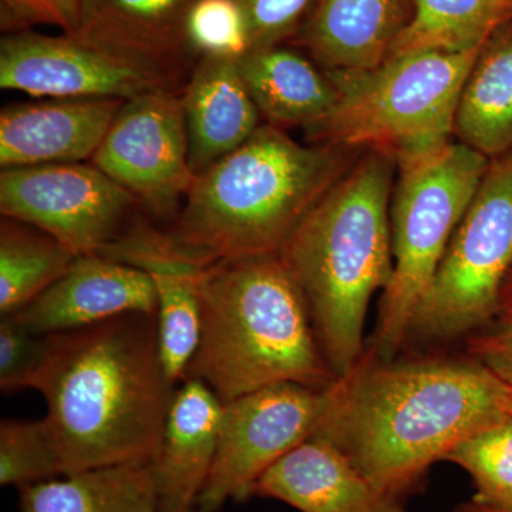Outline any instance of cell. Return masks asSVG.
Segmentation results:
<instances>
[{"mask_svg":"<svg viewBox=\"0 0 512 512\" xmlns=\"http://www.w3.org/2000/svg\"><path fill=\"white\" fill-rule=\"evenodd\" d=\"M498 316L500 319H512V276L507 279L503 292H501Z\"/></svg>","mask_w":512,"mask_h":512,"instance_id":"d6a6232c","label":"cell"},{"mask_svg":"<svg viewBox=\"0 0 512 512\" xmlns=\"http://www.w3.org/2000/svg\"><path fill=\"white\" fill-rule=\"evenodd\" d=\"M49 336L35 390L62 476L154 461L177 384L165 372L156 315L128 313Z\"/></svg>","mask_w":512,"mask_h":512,"instance_id":"7a4b0ae2","label":"cell"},{"mask_svg":"<svg viewBox=\"0 0 512 512\" xmlns=\"http://www.w3.org/2000/svg\"><path fill=\"white\" fill-rule=\"evenodd\" d=\"M20 490V512H160L153 461L93 468Z\"/></svg>","mask_w":512,"mask_h":512,"instance_id":"603a6c76","label":"cell"},{"mask_svg":"<svg viewBox=\"0 0 512 512\" xmlns=\"http://www.w3.org/2000/svg\"><path fill=\"white\" fill-rule=\"evenodd\" d=\"M512 22V0H412L390 56L481 49Z\"/></svg>","mask_w":512,"mask_h":512,"instance_id":"cb8c5ba5","label":"cell"},{"mask_svg":"<svg viewBox=\"0 0 512 512\" xmlns=\"http://www.w3.org/2000/svg\"><path fill=\"white\" fill-rule=\"evenodd\" d=\"M136 198L93 164L2 168L0 212L42 229L73 254H100L123 234Z\"/></svg>","mask_w":512,"mask_h":512,"instance_id":"9c48e42d","label":"cell"},{"mask_svg":"<svg viewBox=\"0 0 512 512\" xmlns=\"http://www.w3.org/2000/svg\"><path fill=\"white\" fill-rule=\"evenodd\" d=\"M396 168L390 154L366 150L279 252L302 289L320 349L336 376L365 353L370 299L392 278Z\"/></svg>","mask_w":512,"mask_h":512,"instance_id":"277c9868","label":"cell"},{"mask_svg":"<svg viewBox=\"0 0 512 512\" xmlns=\"http://www.w3.org/2000/svg\"><path fill=\"white\" fill-rule=\"evenodd\" d=\"M123 101L53 99L3 107L0 165L32 167L93 158Z\"/></svg>","mask_w":512,"mask_h":512,"instance_id":"9a60e30c","label":"cell"},{"mask_svg":"<svg viewBox=\"0 0 512 512\" xmlns=\"http://www.w3.org/2000/svg\"><path fill=\"white\" fill-rule=\"evenodd\" d=\"M511 276H512V272H511L510 276H508V278H511Z\"/></svg>","mask_w":512,"mask_h":512,"instance_id":"d590c367","label":"cell"},{"mask_svg":"<svg viewBox=\"0 0 512 512\" xmlns=\"http://www.w3.org/2000/svg\"><path fill=\"white\" fill-rule=\"evenodd\" d=\"M510 413H511V416H512V394H511V402H510Z\"/></svg>","mask_w":512,"mask_h":512,"instance_id":"e575fe53","label":"cell"},{"mask_svg":"<svg viewBox=\"0 0 512 512\" xmlns=\"http://www.w3.org/2000/svg\"><path fill=\"white\" fill-rule=\"evenodd\" d=\"M254 497L301 512H407L404 500L383 493L332 444L308 439L259 478Z\"/></svg>","mask_w":512,"mask_h":512,"instance_id":"2e32d148","label":"cell"},{"mask_svg":"<svg viewBox=\"0 0 512 512\" xmlns=\"http://www.w3.org/2000/svg\"><path fill=\"white\" fill-rule=\"evenodd\" d=\"M77 255L26 222L0 224V313L13 315L55 284Z\"/></svg>","mask_w":512,"mask_h":512,"instance_id":"d4e9b609","label":"cell"},{"mask_svg":"<svg viewBox=\"0 0 512 512\" xmlns=\"http://www.w3.org/2000/svg\"><path fill=\"white\" fill-rule=\"evenodd\" d=\"M180 77L148 60L126 55L76 35L33 30L0 40V87L52 99L130 100L178 89Z\"/></svg>","mask_w":512,"mask_h":512,"instance_id":"30bf717a","label":"cell"},{"mask_svg":"<svg viewBox=\"0 0 512 512\" xmlns=\"http://www.w3.org/2000/svg\"><path fill=\"white\" fill-rule=\"evenodd\" d=\"M195 0H80L72 35L148 60L180 77L194 59L185 25Z\"/></svg>","mask_w":512,"mask_h":512,"instance_id":"d6986e66","label":"cell"},{"mask_svg":"<svg viewBox=\"0 0 512 512\" xmlns=\"http://www.w3.org/2000/svg\"><path fill=\"white\" fill-rule=\"evenodd\" d=\"M247 16L252 49L276 46L298 28L312 0H238ZM251 49V50H252Z\"/></svg>","mask_w":512,"mask_h":512,"instance_id":"4dcf8cb0","label":"cell"},{"mask_svg":"<svg viewBox=\"0 0 512 512\" xmlns=\"http://www.w3.org/2000/svg\"><path fill=\"white\" fill-rule=\"evenodd\" d=\"M92 164L160 218L177 217L197 175L180 89L124 100Z\"/></svg>","mask_w":512,"mask_h":512,"instance_id":"7c38bea8","label":"cell"},{"mask_svg":"<svg viewBox=\"0 0 512 512\" xmlns=\"http://www.w3.org/2000/svg\"><path fill=\"white\" fill-rule=\"evenodd\" d=\"M467 355L512 389V319H500L468 336Z\"/></svg>","mask_w":512,"mask_h":512,"instance_id":"1f68e13d","label":"cell"},{"mask_svg":"<svg viewBox=\"0 0 512 512\" xmlns=\"http://www.w3.org/2000/svg\"><path fill=\"white\" fill-rule=\"evenodd\" d=\"M512 272V151L488 164L414 312L407 339L447 342L498 316Z\"/></svg>","mask_w":512,"mask_h":512,"instance_id":"ba28073f","label":"cell"},{"mask_svg":"<svg viewBox=\"0 0 512 512\" xmlns=\"http://www.w3.org/2000/svg\"><path fill=\"white\" fill-rule=\"evenodd\" d=\"M185 36L195 60L204 56L239 60L252 49L247 16L238 0H195Z\"/></svg>","mask_w":512,"mask_h":512,"instance_id":"83f0119b","label":"cell"},{"mask_svg":"<svg viewBox=\"0 0 512 512\" xmlns=\"http://www.w3.org/2000/svg\"><path fill=\"white\" fill-rule=\"evenodd\" d=\"M481 49L404 53L365 72L325 70L338 87V104L309 138L349 150L382 151L396 161L446 144Z\"/></svg>","mask_w":512,"mask_h":512,"instance_id":"8992f818","label":"cell"},{"mask_svg":"<svg viewBox=\"0 0 512 512\" xmlns=\"http://www.w3.org/2000/svg\"><path fill=\"white\" fill-rule=\"evenodd\" d=\"M80 0H0V25L5 33L55 26L67 35L79 25Z\"/></svg>","mask_w":512,"mask_h":512,"instance_id":"f546056e","label":"cell"},{"mask_svg":"<svg viewBox=\"0 0 512 512\" xmlns=\"http://www.w3.org/2000/svg\"><path fill=\"white\" fill-rule=\"evenodd\" d=\"M512 389L470 356L384 360L365 350L322 390L311 439L404 500L470 434L511 416Z\"/></svg>","mask_w":512,"mask_h":512,"instance_id":"6da1fadb","label":"cell"},{"mask_svg":"<svg viewBox=\"0 0 512 512\" xmlns=\"http://www.w3.org/2000/svg\"><path fill=\"white\" fill-rule=\"evenodd\" d=\"M238 66L259 113L274 126L303 127L309 133L338 104V87L329 74L293 50L278 45L252 49Z\"/></svg>","mask_w":512,"mask_h":512,"instance_id":"44dd1931","label":"cell"},{"mask_svg":"<svg viewBox=\"0 0 512 512\" xmlns=\"http://www.w3.org/2000/svg\"><path fill=\"white\" fill-rule=\"evenodd\" d=\"M322 407V390L284 383L224 403L217 453L197 505L220 511L244 503L276 461L311 439Z\"/></svg>","mask_w":512,"mask_h":512,"instance_id":"8fae6325","label":"cell"},{"mask_svg":"<svg viewBox=\"0 0 512 512\" xmlns=\"http://www.w3.org/2000/svg\"><path fill=\"white\" fill-rule=\"evenodd\" d=\"M100 255L146 272L157 295L158 338L165 372L184 380L200 339V279L205 266L185 254L167 232L137 222Z\"/></svg>","mask_w":512,"mask_h":512,"instance_id":"4fadbf2b","label":"cell"},{"mask_svg":"<svg viewBox=\"0 0 512 512\" xmlns=\"http://www.w3.org/2000/svg\"><path fill=\"white\" fill-rule=\"evenodd\" d=\"M181 99L195 175L237 150L261 127V113L245 86L238 60L200 57Z\"/></svg>","mask_w":512,"mask_h":512,"instance_id":"ac0fdd59","label":"cell"},{"mask_svg":"<svg viewBox=\"0 0 512 512\" xmlns=\"http://www.w3.org/2000/svg\"><path fill=\"white\" fill-rule=\"evenodd\" d=\"M201 326L184 379L202 380L222 403L295 383L325 390L336 376L308 303L279 254L221 259L200 279Z\"/></svg>","mask_w":512,"mask_h":512,"instance_id":"5b68a950","label":"cell"},{"mask_svg":"<svg viewBox=\"0 0 512 512\" xmlns=\"http://www.w3.org/2000/svg\"><path fill=\"white\" fill-rule=\"evenodd\" d=\"M490 160L460 143L397 160L390 204L393 272L379 306L369 350L392 360L436 275L454 231L476 195Z\"/></svg>","mask_w":512,"mask_h":512,"instance_id":"52a82bcc","label":"cell"},{"mask_svg":"<svg viewBox=\"0 0 512 512\" xmlns=\"http://www.w3.org/2000/svg\"><path fill=\"white\" fill-rule=\"evenodd\" d=\"M224 403L202 380L177 387L154 458L160 512H192L210 476Z\"/></svg>","mask_w":512,"mask_h":512,"instance_id":"e0dca14e","label":"cell"},{"mask_svg":"<svg viewBox=\"0 0 512 512\" xmlns=\"http://www.w3.org/2000/svg\"><path fill=\"white\" fill-rule=\"evenodd\" d=\"M453 134L488 160L512 151V22L487 40L468 73Z\"/></svg>","mask_w":512,"mask_h":512,"instance_id":"7402d4cb","label":"cell"},{"mask_svg":"<svg viewBox=\"0 0 512 512\" xmlns=\"http://www.w3.org/2000/svg\"><path fill=\"white\" fill-rule=\"evenodd\" d=\"M412 0H318L302 42L328 72L380 66L406 26Z\"/></svg>","mask_w":512,"mask_h":512,"instance_id":"ffe728a7","label":"cell"},{"mask_svg":"<svg viewBox=\"0 0 512 512\" xmlns=\"http://www.w3.org/2000/svg\"><path fill=\"white\" fill-rule=\"evenodd\" d=\"M49 336L36 335L16 316L0 320V389L3 393L35 390L49 356Z\"/></svg>","mask_w":512,"mask_h":512,"instance_id":"f1b7e54d","label":"cell"},{"mask_svg":"<svg viewBox=\"0 0 512 512\" xmlns=\"http://www.w3.org/2000/svg\"><path fill=\"white\" fill-rule=\"evenodd\" d=\"M444 461L470 474L474 500L512 510V416L461 440Z\"/></svg>","mask_w":512,"mask_h":512,"instance_id":"484cf974","label":"cell"},{"mask_svg":"<svg viewBox=\"0 0 512 512\" xmlns=\"http://www.w3.org/2000/svg\"><path fill=\"white\" fill-rule=\"evenodd\" d=\"M454 512H512V510L493 507V505L483 504L471 498V500L464 501V503L458 505Z\"/></svg>","mask_w":512,"mask_h":512,"instance_id":"836d02e7","label":"cell"},{"mask_svg":"<svg viewBox=\"0 0 512 512\" xmlns=\"http://www.w3.org/2000/svg\"><path fill=\"white\" fill-rule=\"evenodd\" d=\"M128 313L157 316L150 276L100 254L80 255L35 301L13 313L36 335L87 328Z\"/></svg>","mask_w":512,"mask_h":512,"instance_id":"5bb4252c","label":"cell"},{"mask_svg":"<svg viewBox=\"0 0 512 512\" xmlns=\"http://www.w3.org/2000/svg\"><path fill=\"white\" fill-rule=\"evenodd\" d=\"M62 476L59 451L45 417L0 423V484L18 490Z\"/></svg>","mask_w":512,"mask_h":512,"instance_id":"4316f807","label":"cell"},{"mask_svg":"<svg viewBox=\"0 0 512 512\" xmlns=\"http://www.w3.org/2000/svg\"><path fill=\"white\" fill-rule=\"evenodd\" d=\"M359 156L330 144L303 146L264 124L195 177L167 234L202 264L279 254Z\"/></svg>","mask_w":512,"mask_h":512,"instance_id":"3957f363","label":"cell"}]
</instances>
